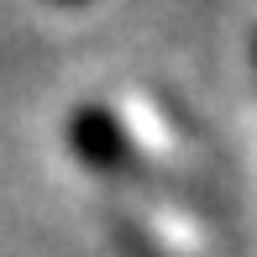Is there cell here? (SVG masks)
I'll list each match as a JSON object with an SVG mask.
<instances>
[{"label":"cell","mask_w":257,"mask_h":257,"mask_svg":"<svg viewBox=\"0 0 257 257\" xmlns=\"http://www.w3.org/2000/svg\"><path fill=\"white\" fill-rule=\"evenodd\" d=\"M68 147H74V158L84 163L89 173H100V179H132L137 168H142V147H137V137L126 132V121L110 110V105H79L74 115H68L63 126Z\"/></svg>","instance_id":"obj_1"},{"label":"cell","mask_w":257,"mask_h":257,"mask_svg":"<svg viewBox=\"0 0 257 257\" xmlns=\"http://www.w3.org/2000/svg\"><path fill=\"white\" fill-rule=\"evenodd\" d=\"M58 6H84V0H58Z\"/></svg>","instance_id":"obj_2"},{"label":"cell","mask_w":257,"mask_h":257,"mask_svg":"<svg viewBox=\"0 0 257 257\" xmlns=\"http://www.w3.org/2000/svg\"><path fill=\"white\" fill-rule=\"evenodd\" d=\"M252 63H257V37H252Z\"/></svg>","instance_id":"obj_3"}]
</instances>
